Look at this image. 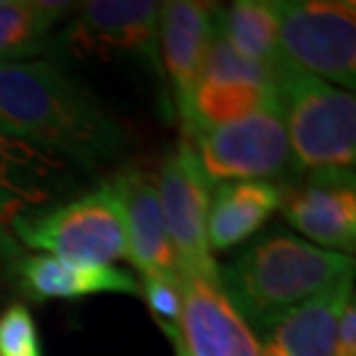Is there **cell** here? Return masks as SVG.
<instances>
[{"mask_svg": "<svg viewBox=\"0 0 356 356\" xmlns=\"http://www.w3.org/2000/svg\"><path fill=\"white\" fill-rule=\"evenodd\" d=\"M277 104L296 167L308 172L352 169L356 162V99L284 60L277 67Z\"/></svg>", "mask_w": 356, "mask_h": 356, "instance_id": "cell-3", "label": "cell"}, {"mask_svg": "<svg viewBox=\"0 0 356 356\" xmlns=\"http://www.w3.org/2000/svg\"><path fill=\"white\" fill-rule=\"evenodd\" d=\"M352 277L354 273L345 275L322 294L266 322L261 326L268 336L266 345L277 356H333L340 315L354 296Z\"/></svg>", "mask_w": 356, "mask_h": 356, "instance_id": "cell-15", "label": "cell"}, {"mask_svg": "<svg viewBox=\"0 0 356 356\" xmlns=\"http://www.w3.org/2000/svg\"><path fill=\"white\" fill-rule=\"evenodd\" d=\"M7 229L24 245L58 259L109 266L127 257L123 206L109 181L79 197L14 218Z\"/></svg>", "mask_w": 356, "mask_h": 356, "instance_id": "cell-4", "label": "cell"}, {"mask_svg": "<svg viewBox=\"0 0 356 356\" xmlns=\"http://www.w3.org/2000/svg\"><path fill=\"white\" fill-rule=\"evenodd\" d=\"M17 287L31 301L51 298H83L95 294H132L139 296V282L116 266L86 264V261L58 259L51 254H33L12 266Z\"/></svg>", "mask_w": 356, "mask_h": 356, "instance_id": "cell-14", "label": "cell"}, {"mask_svg": "<svg viewBox=\"0 0 356 356\" xmlns=\"http://www.w3.org/2000/svg\"><path fill=\"white\" fill-rule=\"evenodd\" d=\"M188 356H261V345L220 282L183 275L181 343Z\"/></svg>", "mask_w": 356, "mask_h": 356, "instance_id": "cell-11", "label": "cell"}, {"mask_svg": "<svg viewBox=\"0 0 356 356\" xmlns=\"http://www.w3.org/2000/svg\"><path fill=\"white\" fill-rule=\"evenodd\" d=\"M76 5L0 0V63L31 60L49 51L51 31Z\"/></svg>", "mask_w": 356, "mask_h": 356, "instance_id": "cell-19", "label": "cell"}, {"mask_svg": "<svg viewBox=\"0 0 356 356\" xmlns=\"http://www.w3.org/2000/svg\"><path fill=\"white\" fill-rule=\"evenodd\" d=\"M280 109L275 88L250 86V83H216L197 81L188 99L181 104L185 127H216L245 118L250 113Z\"/></svg>", "mask_w": 356, "mask_h": 356, "instance_id": "cell-17", "label": "cell"}, {"mask_svg": "<svg viewBox=\"0 0 356 356\" xmlns=\"http://www.w3.org/2000/svg\"><path fill=\"white\" fill-rule=\"evenodd\" d=\"M0 356H42L38 324L24 303L0 312Z\"/></svg>", "mask_w": 356, "mask_h": 356, "instance_id": "cell-22", "label": "cell"}, {"mask_svg": "<svg viewBox=\"0 0 356 356\" xmlns=\"http://www.w3.org/2000/svg\"><path fill=\"white\" fill-rule=\"evenodd\" d=\"M14 250H17V245H14L10 232H7L5 227H0V261L7 259V257H12Z\"/></svg>", "mask_w": 356, "mask_h": 356, "instance_id": "cell-24", "label": "cell"}, {"mask_svg": "<svg viewBox=\"0 0 356 356\" xmlns=\"http://www.w3.org/2000/svg\"><path fill=\"white\" fill-rule=\"evenodd\" d=\"M72 24L51 38L49 51L86 58H134L144 65H160L155 0H90L79 5Z\"/></svg>", "mask_w": 356, "mask_h": 356, "instance_id": "cell-7", "label": "cell"}, {"mask_svg": "<svg viewBox=\"0 0 356 356\" xmlns=\"http://www.w3.org/2000/svg\"><path fill=\"white\" fill-rule=\"evenodd\" d=\"M199 81H216V83H250V86L275 88L277 74L275 70L259 65L254 60L243 58L238 51L227 44V40L220 35V28L213 35L209 51L204 56V65Z\"/></svg>", "mask_w": 356, "mask_h": 356, "instance_id": "cell-20", "label": "cell"}, {"mask_svg": "<svg viewBox=\"0 0 356 356\" xmlns=\"http://www.w3.org/2000/svg\"><path fill=\"white\" fill-rule=\"evenodd\" d=\"M155 185L181 273L218 282L220 266L213 261L206 236L211 183L199 165L195 148L185 137L165 155Z\"/></svg>", "mask_w": 356, "mask_h": 356, "instance_id": "cell-8", "label": "cell"}, {"mask_svg": "<svg viewBox=\"0 0 356 356\" xmlns=\"http://www.w3.org/2000/svg\"><path fill=\"white\" fill-rule=\"evenodd\" d=\"M218 19L220 7L211 3L169 0L160 5L158 44L178 109L199 81L204 56L218 31Z\"/></svg>", "mask_w": 356, "mask_h": 356, "instance_id": "cell-13", "label": "cell"}, {"mask_svg": "<svg viewBox=\"0 0 356 356\" xmlns=\"http://www.w3.org/2000/svg\"><path fill=\"white\" fill-rule=\"evenodd\" d=\"M176 356H188V354L183 352V347H181V345H176Z\"/></svg>", "mask_w": 356, "mask_h": 356, "instance_id": "cell-25", "label": "cell"}, {"mask_svg": "<svg viewBox=\"0 0 356 356\" xmlns=\"http://www.w3.org/2000/svg\"><path fill=\"white\" fill-rule=\"evenodd\" d=\"M185 139L195 148L209 183L284 178L294 165L280 109L216 127H185Z\"/></svg>", "mask_w": 356, "mask_h": 356, "instance_id": "cell-6", "label": "cell"}, {"mask_svg": "<svg viewBox=\"0 0 356 356\" xmlns=\"http://www.w3.org/2000/svg\"><path fill=\"white\" fill-rule=\"evenodd\" d=\"M282 206V185L273 181L220 183L211 192L206 236L211 250L243 243Z\"/></svg>", "mask_w": 356, "mask_h": 356, "instance_id": "cell-16", "label": "cell"}, {"mask_svg": "<svg viewBox=\"0 0 356 356\" xmlns=\"http://www.w3.org/2000/svg\"><path fill=\"white\" fill-rule=\"evenodd\" d=\"M0 125L81 169H102L127 148L125 127L49 60L0 63Z\"/></svg>", "mask_w": 356, "mask_h": 356, "instance_id": "cell-1", "label": "cell"}, {"mask_svg": "<svg viewBox=\"0 0 356 356\" xmlns=\"http://www.w3.org/2000/svg\"><path fill=\"white\" fill-rule=\"evenodd\" d=\"M277 42L284 60L336 81L356 86V3L354 0H284L277 3Z\"/></svg>", "mask_w": 356, "mask_h": 356, "instance_id": "cell-5", "label": "cell"}, {"mask_svg": "<svg viewBox=\"0 0 356 356\" xmlns=\"http://www.w3.org/2000/svg\"><path fill=\"white\" fill-rule=\"evenodd\" d=\"M74 185V165L28 144L0 125V227L60 202Z\"/></svg>", "mask_w": 356, "mask_h": 356, "instance_id": "cell-10", "label": "cell"}, {"mask_svg": "<svg viewBox=\"0 0 356 356\" xmlns=\"http://www.w3.org/2000/svg\"><path fill=\"white\" fill-rule=\"evenodd\" d=\"M350 273V254L324 250L294 234H268L220 270L218 282L238 315L261 329Z\"/></svg>", "mask_w": 356, "mask_h": 356, "instance_id": "cell-2", "label": "cell"}, {"mask_svg": "<svg viewBox=\"0 0 356 356\" xmlns=\"http://www.w3.org/2000/svg\"><path fill=\"white\" fill-rule=\"evenodd\" d=\"M333 356H356V303L354 296L347 301L343 315H340Z\"/></svg>", "mask_w": 356, "mask_h": 356, "instance_id": "cell-23", "label": "cell"}, {"mask_svg": "<svg viewBox=\"0 0 356 356\" xmlns=\"http://www.w3.org/2000/svg\"><path fill=\"white\" fill-rule=\"evenodd\" d=\"M123 206L127 229V259L141 275L183 277L174 245L162 218L158 185L141 169H123L109 178Z\"/></svg>", "mask_w": 356, "mask_h": 356, "instance_id": "cell-12", "label": "cell"}, {"mask_svg": "<svg viewBox=\"0 0 356 356\" xmlns=\"http://www.w3.org/2000/svg\"><path fill=\"white\" fill-rule=\"evenodd\" d=\"M284 220L324 250L350 254L356 248V192L352 169L310 172L301 185H282Z\"/></svg>", "mask_w": 356, "mask_h": 356, "instance_id": "cell-9", "label": "cell"}, {"mask_svg": "<svg viewBox=\"0 0 356 356\" xmlns=\"http://www.w3.org/2000/svg\"><path fill=\"white\" fill-rule=\"evenodd\" d=\"M220 35L234 51L270 70L284 65L277 42V0H236L220 12Z\"/></svg>", "mask_w": 356, "mask_h": 356, "instance_id": "cell-18", "label": "cell"}, {"mask_svg": "<svg viewBox=\"0 0 356 356\" xmlns=\"http://www.w3.org/2000/svg\"><path fill=\"white\" fill-rule=\"evenodd\" d=\"M139 294L146 298L153 319L158 322L160 331L172 340L174 345L181 343V317H183V277L167 275H144L139 284Z\"/></svg>", "mask_w": 356, "mask_h": 356, "instance_id": "cell-21", "label": "cell"}]
</instances>
